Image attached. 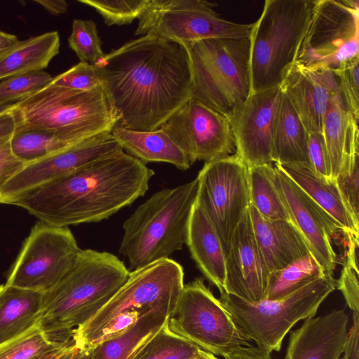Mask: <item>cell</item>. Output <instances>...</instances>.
Listing matches in <instances>:
<instances>
[{
	"label": "cell",
	"mask_w": 359,
	"mask_h": 359,
	"mask_svg": "<svg viewBox=\"0 0 359 359\" xmlns=\"http://www.w3.org/2000/svg\"><path fill=\"white\" fill-rule=\"evenodd\" d=\"M117 116L116 126L152 131L190 97L191 74L184 45L144 35L112 49L95 65Z\"/></svg>",
	"instance_id": "6da1fadb"
},
{
	"label": "cell",
	"mask_w": 359,
	"mask_h": 359,
	"mask_svg": "<svg viewBox=\"0 0 359 359\" xmlns=\"http://www.w3.org/2000/svg\"><path fill=\"white\" fill-rule=\"evenodd\" d=\"M154 174L120 149L25 191L8 204L54 226L98 222L143 196Z\"/></svg>",
	"instance_id": "7a4b0ae2"
},
{
	"label": "cell",
	"mask_w": 359,
	"mask_h": 359,
	"mask_svg": "<svg viewBox=\"0 0 359 359\" xmlns=\"http://www.w3.org/2000/svg\"><path fill=\"white\" fill-rule=\"evenodd\" d=\"M129 273L112 253L81 250L65 275L43 293L38 326L53 342H69L73 331L111 299Z\"/></svg>",
	"instance_id": "3957f363"
},
{
	"label": "cell",
	"mask_w": 359,
	"mask_h": 359,
	"mask_svg": "<svg viewBox=\"0 0 359 359\" xmlns=\"http://www.w3.org/2000/svg\"><path fill=\"white\" fill-rule=\"evenodd\" d=\"M198 189L196 177L158 191L124 222L119 252L128 259L129 271L168 259L182 249Z\"/></svg>",
	"instance_id": "277c9868"
},
{
	"label": "cell",
	"mask_w": 359,
	"mask_h": 359,
	"mask_svg": "<svg viewBox=\"0 0 359 359\" xmlns=\"http://www.w3.org/2000/svg\"><path fill=\"white\" fill-rule=\"evenodd\" d=\"M16 132L48 130L72 142L111 132L118 116L102 85L90 90L57 86L50 82L15 102Z\"/></svg>",
	"instance_id": "5b68a950"
},
{
	"label": "cell",
	"mask_w": 359,
	"mask_h": 359,
	"mask_svg": "<svg viewBox=\"0 0 359 359\" xmlns=\"http://www.w3.org/2000/svg\"><path fill=\"white\" fill-rule=\"evenodd\" d=\"M316 1H265L249 36L251 93L281 85L297 60Z\"/></svg>",
	"instance_id": "8992f818"
},
{
	"label": "cell",
	"mask_w": 359,
	"mask_h": 359,
	"mask_svg": "<svg viewBox=\"0 0 359 359\" xmlns=\"http://www.w3.org/2000/svg\"><path fill=\"white\" fill-rule=\"evenodd\" d=\"M184 46L190 61L191 97L226 116L249 96V37L206 39Z\"/></svg>",
	"instance_id": "52a82bcc"
},
{
	"label": "cell",
	"mask_w": 359,
	"mask_h": 359,
	"mask_svg": "<svg viewBox=\"0 0 359 359\" xmlns=\"http://www.w3.org/2000/svg\"><path fill=\"white\" fill-rule=\"evenodd\" d=\"M335 288L333 276L326 274L279 299L249 302L224 291L219 300L243 332L257 347L271 353L280 350L297 322L315 316Z\"/></svg>",
	"instance_id": "ba28073f"
},
{
	"label": "cell",
	"mask_w": 359,
	"mask_h": 359,
	"mask_svg": "<svg viewBox=\"0 0 359 359\" xmlns=\"http://www.w3.org/2000/svg\"><path fill=\"white\" fill-rule=\"evenodd\" d=\"M182 266L170 258L130 271L126 283L91 318L76 328L72 339L79 348H93L102 332L130 310L172 315L184 287Z\"/></svg>",
	"instance_id": "9c48e42d"
},
{
	"label": "cell",
	"mask_w": 359,
	"mask_h": 359,
	"mask_svg": "<svg viewBox=\"0 0 359 359\" xmlns=\"http://www.w3.org/2000/svg\"><path fill=\"white\" fill-rule=\"evenodd\" d=\"M170 331L215 355L252 345L202 278L184 284L172 315Z\"/></svg>",
	"instance_id": "30bf717a"
},
{
	"label": "cell",
	"mask_w": 359,
	"mask_h": 359,
	"mask_svg": "<svg viewBox=\"0 0 359 359\" xmlns=\"http://www.w3.org/2000/svg\"><path fill=\"white\" fill-rule=\"evenodd\" d=\"M205 0H150L138 18L135 35H151L182 44L202 40L248 38L253 23L221 18Z\"/></svg>",
	"instance_id": "8fae6325"
},
{
	"label": "cell",
	"mask_w": 359,
	"mask_h": 359,
	"mask_svg": "<svg viewBox=\"0 0 359 359\" xmlns=\"http://www.w3.org/2000/svg\"><path fill=\"white\" fill-rule=\"evenodd\" d=\"M359 57V2L316 0L296 62L334 71Z\"/></svg>",
	"instance_id": "7c38bea8"
},
{
	"label": "cell",
	"mask_w": 359,
	"mask_h": 359,
	"mask_svg": "<svg viewBox=\"0 0 359 359\" xmlns=\"http://www.w3.org/2000/svg\"><path fill=\"white\" fill-rule=\"evenodd\" d=\"M80 250L68 227L39 221L25 240L6 283L43 293L69 270Z\"/></svg>",
	"instance_id": "4fadbf2b"
},
{
	"label": "cell",
	"mask_w": 359,
	"mask_h": 359,
	"mask_svg": "<svg viewBox=\"0 0 359 359\" xmlns=\"http://www.w3.org/2000/svg\"><path fill=\"white\" fill-rule=\"evenodd\" d=\"M196 177V201L217 232L226 256L233 231L251 205L249 168L234 154L205 163Z\"/></svg>",
	"instance_id": "5bb4252c"
},
{
	"label": "cell",
	"mask_w": 359,
	"mask_h": 359,
	"mask_svg": "<svg viewBox=\"0 0 359 359\" xmlns=\"http://www.w3.org/2000/svg\"><path fill=\"white\" fill-rule=\"evenodd\" d=\"M193 164L231 155L235 141L228 117L190 97L160 127Z\"/></svg>",
	"instance_id": "9a60e30c"
},
{
	"label": "cell",
	"mask_w": 359,
	"mask_h": 359,
	"mask_svg": "<svg viewBox=\"0 0 359 359\" xmlns=\"http://www.w3.org/2000/svg\"><path fill=\"white\" fill-rule=\"evenodd\" d=\"M268 170L290 221L325 273L333 276L337 255L331 238L341 226L280 168L269 165Z\"/></svg>",
	"instance_id": "2e32d148"
},
{
	"label": "cell",
	"mask_w": 359,
	"mask_h": 359,
	"mask_svg": "<svg viewBox=\"0 0 359 359\" xmlns=\"http://www.w3.org/2000/svg\"><path fill=\"white\" fill-rule=\"evenodd\" d=\"M281 88L251 93L227 115L236 152L248 168L271 165L273 128Z\"/></svg>",
	"instance_id": "e0dca14e"
},
{
	"label": "cell",
	"mask_w": 359,
	"mask_h": 359,
	"mask_svg": "<svg viewBox=\"0 0 359 359\" xmlns=\"http://www.w3.org/2000/svg\"><path fill=\"white\" fill-rule=\"evenodd\" d=\"M120 149L111 132H106L26 163L1 189L0 203L8 204L25 191Z\"/></svg>",
	"instance_id": "ac0fdd59"
},
{
	"label": "cell",
	"mask_w": 359,
	"mask_h": 359,
	"mask_svg": "<svg viewBox=\"0 0 359 359\" xmlns=\"http://www.w3.org/2000/svg\"><path fill=\"white\" fill-rule=\"evenodd\" d=\"M249 208L231 237L226 256L224 290L245 301L257 302L266 299L270 272L255 236Z\"/></svg>",
	"instance_id": "d6986e66"
},
{
	"label": "cell",
	"mask_w": 359,
	"mask_h": 359,
	"mask_svg": "<svg viewBox=\"0 0 359 359\" xmlns=\"http://www.w3.org/2000/svg\"><path fill=\"white\" fill-rule=\"evenodd\" d=\"M309 134L322 133L328 106L339 91L333 71L295 63L280 85Z\"/></svg>",
	"instance_id": "ffe728a7"
},
{
	"label": "cell",
	"mask_w": 359,
	"mask_h": 359,
	"mask_svg": "<svg viewBox=\"0 0 359 359\" xmlns=\"http://www.w3.org/2000/svg\"><path fill=\"white\" fill-rule=\"evenodd\" d=\"M348 323L344 309L305 319L290 332L284 359H342Z\"/></svg>",
	"instance_id": "44dd1931"
},
{
	"label": "cell",
	"mask_w": 359,
	"mask_h": 359,
	"mask_svg": "<svg viewBox=\"0 0 359 359\" xmlns=\"http://www.w3.org/2000/svg\"><path fill=\"white\" fill-rule=\"evenodd\" d=\"M249 210L255 236L270 273L311 253L292 222L266 219L251 205Z\"/></svg>",
	"instance_id": "7402d4cb"
},
{
	"label": "cell",
	"mask_w": 359,
	"mask_h": 359,
	"mask_svg": "<svg viewBox=\"0 0 359 359\" xmlns=\"http://www.w3.org/2000/svg\"><path fill=\"white\" fill-rule=\"evenodd\" d=\"M358 121L338 91L328 106L322 128L334 180L341 168H351L358 161Z\"/></svg>",
	"instance_id": "603a6c76"
},
{
	"label": "cell",
	"mask_w": 359,
	"mask_h": 359,
	"mask_svg": "<svg viewBox=\"0 0 359 359\" xmlns=\"http://www.w3.org/2000/svg\"><path fill=\"white\" fill-rule=\"evenodd\" d=\"M191 256L204 276L223 292L226 255L211 221L196 201L189 223L186 243Z\"/></svg>",
	"instance_id": "cb8c5ba5"
},
{
	"label": "cell",
	"mask_w": 359,
	"mask_h": 359,
	"mask_svg": "<svg viewBox=\"0 0 359 359\" xmlns=\"http://www.w3.org/2000/svg\"><path fill=\"white\" fill-rule=\"evenodd\" d=\"M274 164L337 222L342 233L358 236L359 221L344 201L335 180L322 177L305 165Z\"/></svg>",
	"instance_id": "d4e9b609"
},
{
	"label": "cell",
	"mask_w": 359,
	"mask_h": 359,
	"mask_svg": "<svg viewBox=\"0 0 359 359\" xmlns=\"http://www.w3.org/2000/svg\"><path fill=\"white\" fill-rule=\"evenodd\" d=\"M111 133L126 153L145 165L149 162L167 163L180 170H187L191 165L185 154L161 128L137 131L115 126Z\"/></svg>",
	"instance_id": "484cf974"
},
{
	"label": "cell",
	"mask_w": 359,
	"mask_h": 359,
	"mask_svg": "<svg viewBox=\"0 0 359 359\" xmlns=\"http://www.w3.org/2000/svg\"><path fill=\"white\" fill-rule=\"evenodd\" d=\"M309 133L286 94L280 98L273 128V158L278 164H302L311 168Z\"/></svg>",
	"instance_id": "4316f807"
},
{
	"label": "cell",
	"mask_w": 359,
	"mask_h": 359,
	"mask_svg": "<svg viewBox=\"0 0 359 359\" xmlns=\"http://www.w3.org/2000/svg\"><path fill=\"white\" fill-rule=\"evenodd\" d=\"M42 297L41 292L0 285V344L37 324Z\"/></svg>",
	"instance_id": "83f0119b"
},
{
	"label": "cell",
	"mask_w": 359,
	"mask_h": 359,
	"mask_svg": "<svg viewBox=\"0 0 359 359\" xmlns=\"http://www.w3.org/2000/svg\"><path fill=\"white\" fill-rule=\"evenodd\" d=\"M57 32H49L23 41L0 53V80L46 68L59 53Z\"/></svg>",
	"instance_id": "f1b7e54d"
},
{
	"label": "cell",
	"mask_w": 359,
	"mask_h": 359,
	"mask_svg": "<svg viewBox=\"0 0 359 359\" xmlns=\"http://www.w3.org/2000/svg\"><path fill=\"white\" fill-rule=\"evenodd\" d=\"M168 318L156 311L142 315L125 334L95 346L93 359H133Z\"/></svg>",
	"instance_id": "f546056e"
},
{
	"label": "cell",
	"mask_w": 359,
	"mask_h": 359,
	"mask_svg": "<svg viewBox=\"0 0 359 359\" xmlns=\"http://www.w3.org/2000/svg\"><path fill=\"white\" fill-rule=\"evenodd\" d=\"M326 275L311 253L270 273L266 299L287 296L306 284Z\"/></svg>",
	"instance_id": "4dcf8cb0"
},
{
	"label": "cell",
	"mask_w": 359,
	"mask_h": 359,
	"mask_svg": "<svg viewBox=\"0 0 359 359\" xmlns=\"http://www.w3.org/2000/svg\"><path fill=\"white\" fill-rule=\"evenodd\" d=\"M75 143L57 131L29 130L15 132L11 147L14 154L26 164Z\"/></svg>",
	"instance_id": "1f68e13d"
},
{
	"label": "cell",
	"mask_w": 359,
	"mask_h": 359,
	"mask_svg": "<svg viewBox=\"0 0 359 359\" xmlns=\"http://www.w3.org/2000/svg\"><path fill=\"white\" fill-rule=\"evenodd\" d=\"M268 166L264 165L249 168L251 205L266 219L290 221L272 182Z\"/></svg>",
	"instance_id": "d6a6232c"
},
{
	"label": "cell",
	"mask_w": 359,
	"mask_h": 359,
	"mask_svg": "<svg viewBox=\"0 0 359 359\" xmlns=\"http://www.w3.org/2000/svg\"><path fill=\"white\" fill-rule=\"evenodd\" d=\"M167 322L133 359H191L200 353L198 346L170 331Z\"/></svg>",
	"instance_id": "836d02e7"
},
{
	"label": "cell",
	"mask_w": 359,
	"mask_h": 359,
	"mask_svg": "<svg viewBox=\"0 0 359 359\" xmlns=\"http://www.w3.org/2000/svg\"><path fill=\"white\" fill-rule=\"evenodd\" d=\"M69 342L65 344L53 342L36 324L20 335L0 344V359H36Z\"/></svg>",
	"instance_id": "e575fe53"
},
{
	"label": "cell",
	"mask_w": 359,
	"mask_h": 359,
	"mask_svg": "<svg viewBox=\"0 0 359 359\" xmlns=\"http://www.w3.org/2000/svg\"><path fill=\"white\" fill-rule=\"evenodd\" d=\"M68 43L83 62L94 65L105 55L97 25L92 20L74 19Z\"/></svg>",
	"instance_id": "d590c367"
},
{
	"label": "cell",
	"mask_w": 359,
	"mask_h": 359,
	"mask_svg": "<svg viewBox=\"0 0 359 359\" xmlns=\"http://www.w3.org/2000/svg\"><path fill=\"white\" fill-rule=\"evenodd\" d=\"M344 238L346 244V259L339 278L336 280V287L341 292L353 313L359 314L358 236L349 233L344 236Z\"/></svg>",
	"instance_id": "8d00e7d4"
},
{
	"label": "cell",
	"mask_w": 359,
	"mask_h": 359,
	"mask_svg": "<svg viewBox=\"0 0 359 359\" xmlns=\"http://www.w3.org/2000/svg\"><path fill=\"white\" fill-rule=\"evenodd\" d=\"M94 8L107 26L130 24L138 19L150 0H78Z\"/></svg>",
	"instance_id": "74e56055"
},
{
	"label": "cell",
	"mask_w": 359,
	"mask_h": 359,
	"mask_svg": "<svg viewBox=\"0 0 359 359\" xmlns=\"http://www.w3.org/2000/svg\"><path fill=\"white\" fill-rule=\"evenodd\" d=\"M53 77L37 70L4 79L0 83V102H13L23 99L48 84Z\"/></svg>",
	"instance_id": "f35d334b"
},
{
	"label": "cell",
	"mask_w": 359,
	"mask_h": 359,
	"mask_svg": "<svg viewBox=\"0 0 359 359\" xmlns=\"http://www.w3.org/2000/svg\"><path fill=\"white\" fill-rule=\"evenodd\" d=\"M359 57L348 61L333 71L339 93L348 110L359 118Z\"/></svg>",
	"instance_id": "ab89813d"
},
{
	"label": "cell",
	"mask_w": 359,
	"mask_h": 359,
	"mask_svg": "<svg viewBox=\"0 0 359 359\" xmlns=\"http://www.w3.org/2000/svg\"><path fill=\"white\" fill-rule=\"evenodd\" d=\"M50 83L79 90H90L102 84L94 65L83 62L53 77Z\"/></svg>",
	"instance_id": "60d3db41"
},
{
	"label": "cell",
	"mask_w": 359,
	"mask_h": 359,
	"mask_svg": "<svg viewBox=\"0 0 359 359\" xmlns=\"http://www.w3.org/2000/svg\"><path fill=\"white\" fill-rule=\"evenodd\" d=\"M358 166V162H357L351 168L341 169L335 178L344 201L358 221H359Z\"/></svg>",
	"instance_id": "b9f144b4"
},
{
	"label": "cell",
	"mask_w": 359,
	"mask_h": 359,
	"mask_svg": "<svg viewBox=\"0 0 359 359\" xmlns=\"http://www.w3.org/2000/svg\"><path fill=\"white\" fill-rule=\"evenodd\" d=\"M308 157L311 168L318 175L332 179L330 163L322 133L309 134Z\"/></svg>",
	"instance_id": "7bdbcfd3"
},
{
	"label": "cell",
	"mask_w": 359,
	"mask_h": 359,
	"mask_svg": "<svg viewBox=\"0 0 359 359\" xmlns=\"http://www.w3.org/2000/svg\"><path fill=\"white\" fill-rule=\"evenodd\" d=\"M148 312L130 310L117 316L102 332L97 339L93 344L92 348H93L102 342L116 338L125 334L137 322L140 316Z\"/></svg>",
	"instance_id": "ee69618b"
},
{
	"label": "cell",
	"mask_w": 359,
	"mask_h": 359,
	"mask_svg": "<svg viewBox=\"0 0 359 359\" xmlns=\"http://www.w3.org/2000/svg\"><path fill=\"white\" fill-rule=\"evenodd\" d=\"M25 163L13 153L11 142L0 144V190Z\"/></svg>",
	"instance_id": "f6af8a7d"
},
{
	"label": "cell",
	"mask_w": 359,
	"mask_h": 359,
	"mask_svg": "<svg viewBox=\"0 0 359 359\" xmlns=\"http://www.w3.org/2000/svg\"><path fill=\"white\" fill-rule=\"evenodd\" d=\"M342 359H359V314L353 313L352 325L348 331Z\"/></svg>",
	"instance_id": "bcb514c9"
},
{
	"label": "cell",
	"mask_w": 359,
	"mask_h": 359,
	"mask_svg": "<svg viewBox=\"0 0 359 359\" xmlns=\"http://www.w3.org/2000/svg\"><path fill=\"white\" fill-rule=\"evenodd\" d=\"M223 357L224 359H272L271 353L252 345L232 348Z\"/></svg>",
	"instance_id": "7dc6e473"
},
{
	"label": "cell",
	"mask_w": 359,
	"mask_h": 359,
	"mask_svg": "<svg viewBox=\"0 0 359 359\" xmlns=\"http://www.w3.org/2000/svg\"><path fill=\"white\" fill-rule=\"evenodd\" d=\"M34 1L53 15L65 13L68 8V3L65 0H34Z\"/></svg>",
	"instance_id": "c3c4849f"
},
{
	"label": "cell",
	"mask_w": 359,
	"mask_h": 359,
	"mask_svg": "<svg viewBox=\"0 0 359 359\" xmlns=\"http://www.w3.org/2000/svg\"><path fill=\"white\" fill-rule=\"evenodd\" d=\"M93 357L94 348H79L74 345L65 359H93Z\"/></svg>",
	"instance_id": "681fc988"
},
{
	"label": "cell",
	"mask_w": 359,
	"mask_h": 359,
	"mask_svg": "<svg viewBox=\"0 0 359 359\" xmlns=\"http://www.w3.org/2000/svg\"><path fill=\"white\" fill-rule=\"evenodd\" d=\"M74 346V344L73 341H72L60 348L39 357L36 359H65L67 355Z\"/></svg>",
	"instance_id": "f907efd6"
},
{
	"label": "cell",
	"mask_w": 359,
	"mask_h": 359,
	"mask_svg": "<svg viewBox=\"0 0 359 359\" xmlns=\"http://www.w3.org/2000/svg\"><path fill=\"white\" fill-rule=\"evenodd\" d=\"M18 41L15 35L0 31V53L14 46Z\"/></svg>",
	"instance_id": "816d5d0a"
},
{
	"label": "cell",
	"mask_w": 359,
	"mask_h": 359,
	"mask_svg": "<svg viewBox=\"0 0 359 359\" xmlns=\"http://www.w3.org/2000/svg\"><path fill=\"white\" fill-rule=\"evenodd\" d=\"M191 359H219L216 355L201 350L200 353Z\"/></svg>",
	"instance_id": "f5cc1de1"
}]
</instances>
